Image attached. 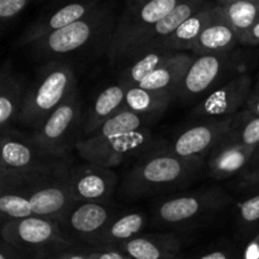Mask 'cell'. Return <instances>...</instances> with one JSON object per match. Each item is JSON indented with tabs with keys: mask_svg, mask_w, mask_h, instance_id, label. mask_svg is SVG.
<instances>
[{
	"mask_svg": "<svg viewBox=\"0 0 259 259\" xmlns=\"http://www.w3.org/2000/svg\"><path fill=\"white\" fill-rule=\"evenodd\" d=\"M234 115L223 119H210L182 132L166 151L180 157H202L218 146L230 131Z\"/></svg>",
	"mask_w": 259,
	"mask_h": 259,
	"instance_id": "obj_14",
	"label": "cell"
},
{
	"mask_svg": "<svg viewBox=\"0 0 259 259\" xmlns=\"http://www.w3.org/2000/svg\"><path fill=\"white\" fill-rule=\"evenodd\" d=\"M252 77L239 73L223 85L215 88L195 108L194 115L206 119H223L235 115L243 110L252 94Z\"/></svg>",
	"mask_w": 259,
	"mask_h": 259,
	"instance_id": "obj_11",
	"label": "cell"
},
{
	"mask_svg": "<svg viewBox=\"0 0 259 259\" xmlns=\"http://www.w3.org/2000/svg\"><path fill=\"white\" fill-rule=\"evenodd\" d=\"M255 148L257 147L228 146L211 151L207 159L210 176L224 180L245 171L252 161Z\"/></svg>",
	"mask_w": 259,
	"mask_h": 259,
	"instance_id": "obj_23",
	"label": "cell"
},
{
	"mask_svg": "<svg viewBox=\"0 0 259 259\" xmlns=\"http://www.w3.org/2000/svg\"><path fill=\"white\" fill-rule=\"evenodd\" d=\"M177 52L167 50L164 47H156L152 50L137 55L129 63H126L125 70L123 71L120 82L126 88L138 86L143 80H146L152 72L163 66L169 58L174 57Z\"/></svg>",
	"mask_w": 259,
	"mask_h": 259,
	"instance_id": "obj_26",
	"label": "cell"
},
{
	"mask_svg": "<svg viewBox=\"0 0 259 259\" xmlns=\"http://www.w3.org/2000/svg\"><path fill=\"white\" fill-rule=\"evenodd\" d=\"M2 239L28 259H47L71 248V243L63 237L57 222L39 217L5 222Z\"/></svg>",
	"mask_w": 259,
	"mask_h": 259,
	"instance_id": "obj_5",
	"label": "cell"
},
{
	"mask_svg": "<svg viewBox=\"0 0 259 259\" xmlns=\"http://www.w3.org/2000/svg\"><path fill=\"white\" fill-rule=\"evenodd\" d=\"M67 182L57 179L46 180L10 194L27 197L32 204L34 217L63 222L73 207L80 204L71 192Z\"/></svg>",
	"mask_w": 259,
	"mask_h": 259,
	"instance_id": "obj_10",
	"label": "cell"
},
{
	"mask_svg": "<svg viewBox=\"0 0 259 259\" xmlns=\"http://www.w3.org/2000/svg\"><path fill=\"white\" fill-rule=\"evenodd\" d=\"M242 185L247 190L259 189V167L254 169H248L243 174Z\"/></svg>",
	"mask_w": 259,
	"mask_h": 259,
	"instance_id": "obj_35",
	"label": "cell"
},
{
	"mask_svg": "<svg viewBox=\"0 0 259 259\" xmlns=\"http://www.w3.org/2000/svg\"><path fill=\"white\" fill-rule=\"evenodd\" d=\"M0 259H28L22 252L2 239L0 244Z\"/></svg>",
	"mask_w": 259,
	"mask_h": 259,
	"instance_id": "obj_37",
	"label": "cell"
},
{
	"mask_svg": "<svg viewBox=\"0 0 259 259\" xmlns=\"http://www.w3.org/2000/svg\"><path fill=\"white\" fill-rule=\"evenodd\" d=\"M29 0H0V19L9 22L24 10Z\"/></svg>",
	"mask_w": 259,
	"mask_h": 259,
	"instance_id": "obj_32",
	"label": "cell"
},
{
	"mask_svg": "<svg viewBox=\"0 0 259 259\" xmlns=\"http://www.w3.org/2000/svg\"><path fill=\"white\" fill-rule=\"evenodd\" d=\"M147 2L149 0H126V4H125V12H129V10H134L136 8L141 7V5L146 4Z\"/></svg>",
	"mask_w": 259,
	"mask_h": 259,
	"instance_id": "obj_41",
	"label": "cell"
},
{
	"mask_svg": "<svg viewBox=\"0 0 259 259\" xmlns=\"http://www.w3.org/2000/svg\"><path fill=\"white\" fill-rule=\"evenodd\" d=\"M105 0H58L56 5L43 12L30 23L18 39L17 45L27 47L30 43L82 19Z\"/></svg>",
	"mask_w": 259,
	"mask_h": 259,
	"instance_id": "obj_9",
	"label": "cell"
},
{
	"mask_svg": "<svg viewBox=\"0 0 259 259\" xmlns=\"http://www.w3.org/2000/svg\"><path fill=\"white\" fill-rule=\"evenodd\" d=\"M233 60H235L234 51L222 55L196 56L176 96L181 100L191 101L192 99L211 93L215 89L214 86L233 66Z\"/></svg>",
	"mask_w": 259,
	"mask_h": 259,
	"instance_id": "obj_13",
	"label": "cell"
},
{
	"mask_svg": "<svg viewBox=\"0 0 259 259\" xmlns=\"http://www.w3.org/2000/svg\"><path fill=\"white\" fill-rule=\"evenodd\" d=\"M176 259H180V258H176Z\"/></svg>",
	"mask_w": 259,
	"mask_h": 259,
	"instance_id": "obj_46",
	"label": "cell"
},
{
	"mask_svg": "<svg viewBox=\"0 0 259 259\" xmlns=\"http://www.w3.org/2000/svg\"><path fill=\"white\" fill-rule=\"evenodd\" d=\"M196 56L189 55L187 52H177L169 58L163 66L152 72L146 80L142 81L138 86L147 90L167 91L174 94L176 98L177 90L186 75L187 70L194 62Z\"/></svg>",
	"mask_w": 259,
	"mask_h": 259,
	"instance_id": "obj_22",
	"label": "cell"
},
{
	"mask_svg": "<svg viewBox=\"0 0 259 259\" xmlns=\"http://www.w3.org/2000/svg\"><path fill=\"white\" fill-rule=\"evenodd\" d=\"M202 167V157H180L166 149L156 152L126 172L120 192L126 199H139L181 189L194 181Z\"/></svg>",
	"mask_w": 259,
	"mask_h": 259,
	"instance_id": "obj_2",
	"label": "cell"
},
{
	"mask_svg": "<svg viewBox=\"0 0 259 259\" xmlns=\"http://www.w3.org/2000/svg\"><path fill=\"white\" fill-rule=\"evenodd\" d=\"M146 225V218L139 212H131L120 217L99 237L96 244L101 248H116L123 243L138 237Z\"/></svg>",
	"mask_w": 259,
	"mask_h": 259,
	"instance_id": "obj_28",
	"label": "cell"
},
{
	"mask_svg": "<svg viewBox=\"0 0 259 259\" xmlns=\"http://www.w3.org/2000/svg\"><path fill=\"white\" fill-rule=\"evenodd\" d=\"M0 211L9 220L34 217L29 200L18 194H2V196H0Z\"/></svg>",
	"mask_w": 259,
	"mask_h": 259,
	"instance_id": "obj_30",
	"label": "cell"
},
{
	"mask_svg": "<svg viewBox=\"0 0 259 259\" xmlns=\"http://www.w3.org/2000/svg\"><path fill=\"white\" fill-rule=\"evenodd\" d=\"M67 184L78 202L106 201L113 195L118 176L111 168L88 163L71 168Z\"/></svg>",
	"mask_w": 259,
	"mask_h": 259,
	"instance_id": "obj_15",
	"label": "cell"
},
{
	"mask_svg": "<svg viewBox=\"0 0 259 259\" xmlns=\"http://www.w3.org/2000/svg\"><path fill=\"white\" fill-rule=\"evenodd\" d=\"M257 167H259V146H257V148H255L254 154L252 157V161H250L249 166H248V168L245 171H248V169H254Z\"/></svg>",
	"mask_w": 259,
	"mask_h": 259,
	"instance_id": "obj_42",
	"label": "cell"
},
{
	"mask_svg": "<svg viewBox=\"0 0 259 259\" xmlns=\"http://www.w3.org/2000/svg\"><path fill=\"white\" fill-rule=\"evenodd\" d=\"M245 109H248V110L259 116V91H252L247 101V105H245Z\"/></svg>",
	"mask_w": 259,
	"mask_h": 259,
	"instance_id": "obj_40",
	"label": "cell"
},
{
	"mask_svg": "<svg viewBox=\"0 0 259 259\" xmlns=\"http://www.w3.org/2000/svg\"><path fill=\"white\" fill-rule=\"evenodd\" d=\"M240 45H249V46H254V45H259V20L240 38L239 40Z\"/></svg>",
	"mask_w": 259,
	"mask_h": 259,
	"instance_id": "obj_38",
	"label": "cell"
},
{
	"mask_svg": "<svg viewBox=\"0 0 259 259\" xmlns=\"http://www.w3.org/2000/svg\"><path fill=\"white\" fill-rule=\"evenodd\" d=\"M75 88L77 80L71 66L60 61L47 62L37 80L27 89L18 121L37 131Z\"/></svg>",
	"mask_w": 259,
	"mask_h": 259,
	"instance_id": "obj_3",
	"label": "cell"
},
{
	"mask_svg": "<svg viewBox=\"0 0 259 259\" xmlns=\"http://www.w3.org/2000/svg\"><path fill=\"white\" fill-rule=\"evenodd\" d=\"M229 2H234V0H220V2H218V3H219V4H224V3H229ZM250 2L259 3V0H250Z\"/></svg>",
	"mask_w": 259,
	"mask_h": 259,
	"instance_id": "obj_43",
	"label": "cell"
},
{
	"mask_svg": "<svg viewBox=\"0 0 259 259\" xmlns=\"http://www.w3.org/2000/svg\"><path fill=\"white\" fill-rule=\"evenodd\" d=\"M116 23L114 4L105 0L82 19L28 45V53L35 60L52 62L62 56L101 47L108 52Z\"/></svg>",
	"mask_w": 259,
	"mask_h": 259,
	"instance_id": "obj_1",
	"label": "cell"
},
{
	"mask_svg": "<svg viewBox=\"0 0 259 259\" xmlns=\"http://www.w3.org/2000/svg\"><path fill=\"white\" fill-rule=\"evenodd\" d=\"M175 95L167 91L147 90L141 86L128 88L125 94L124 109L133 111L137 115L147 119H157L166 111Z\"/></svg>",
	"mask_w": 259,
	"mask_h": 259,
	"instance_id": "obj_24",
	"label": "cell"
},
{
	"mask_svg": "<svg viewBox=\"0 0 259 259\" xmlns=\"http://www.w3.org/2000/svg\"><path fill=\"white\" fill-rule=\"evenodd\" d=\"M81 110L80 93L78 88H75L30 136L47 151L58 156L70 157L71 146L78 126L82 128L81 120L83 116Z\"/></svg>",
	"mask_w": 259,
	"mask_h": 259,
	"instance_id": "obj_7",
	"label": "cell"
},
{
	"mask_svg": "<svg viewBox=\"0 0 259 259\" xmlns=\"http://www.w3.org/2000/svg\"><path fill=\"white\" fill-rule=\"evenodd\" d=\"M147 129L138 132L119 134L113 137L89 136L88 138L77 141L76 151L81 158L88 163L113 168L131 158L137 152H141L149 142Z\"/></svg>",
	"mask_w": 259,
	"mask_h": 259,
	"instance_id": "obj_8",
	"label": "cell"
},
{
	"mask_svg": "<svg viewBox=\"0 0 259 259\" xmlns=\"http://www.w3.org/2000/svg\"><path fill=\"white\" fill-rule=\"evenodd\" d=\"M47 259H90L89 258V253L85 252H77V250L66 249L62 250L60 253H56V254L51 255Z\"/></svg>",
	"mask_w": 259,
	"mask_h": 259,
	"instance_id": "obj_39",
	"label": "cell"
},
{
	"mask_svg": "<svg viewBox=\"0 0 259 259\" xmlns=\"http://www.w3.org/2000/svg\"><path fill=\"white\" fill-rule=\"evenodd\" d=\"M248 191L253 192L238 202V217L240 224L252 229L259 228V189Z\"/></svg>",
	"mask_w": 259,
	"mask_h": 259,
	"instance_id": "obj_31",
	"label": "cell"
},
{
	"mask_svg": "<svg viewBox=\"0 0 259 259\" xmlns=\"http://www.w3.org/2000/svg\"><path fill=\"white\" fill-rule=\"evenodd\" d=\"M215 5L217 3L212 4L211 2H207L199 12L182 23L159 47H164L174 52H191L195 42L209 22Z\"/></svg>",
	"mask_w": 259,
	"mask_h": 259,
	"instance_id": "obj_25",
	"label": "cell"
},
{
	"mask_svg": "<svg viewBox=\"0 0 259 259\" xmlns=\"http://www.w3.org/2000/svg\"><path fill=\"white\" fill-rule=\"evenodd\" d=\"M111 211L100 202H81L67 215L68 228L81 239L98 242L99 237L110 224Z\"/></svg>",
	"mask_w": 259,
	"mask_h": 259,
	"instance_id": "obj_19",
	"label": "cell"
},
{
	"mask_svg": "<svg viewBox=\"0 0 259 259\" xmlns=\"http://www.w3.org/2000/svg\"><path fill=\"white\" fill-rule=\"evenodd\" d=\"M0 167L46 175L68 181L71 161L70 157L58 156L43 148L32 136H25L13 129H8L2 132Z\"/></svg>",
	"mask_w": 259,
	"mask_h": 259,
	"instance_id": "obj_4",
	"label": "cell"
},
{
	"mask_svg": "<svg viewBox=\"0 0 259 259\" xmlns=\"http://www.w3.org/2000/svg\"><path fill=\"white\" fill-rule=\"evenodd\" d=\"M126 90L128 88L119 81L115 85L104 89L99 94L86 115L82 118V131L86 136L95 133L106 120L124 108Z\"/></svg>",
	"mask_w": 259,
	"mask_h": 259,
	"instance_id": "obj_21",
	"label": "cell"
},
{
	"mask_svg": "<svg viewBox=\"0 0 259 259\" xmlns=\"http://www.w3.org/2000/svg\"><path fill=\"white\" fill-rule=\"evenodd\" d=\"M239 45V38L228 20L220 4L215 5L209 22L195 42L191 52L195 56L222 55L233 52Z\"/></svg>",
	"mask_w": 259,
	"mask_h": 259,
	"instance_id": "obj_16",
	"label": "cell"
},
{
	"mask_svg": "<svg viewBox=\"0 0 259 259\" xmlns=\"http://www.w3.org/2000/svg\"><path fill=\"white\" fill-rule=\"evenodd\" d=\"M197 259H240V257H238L234 249L223 248V249H214L207 253H204Z\"/></svg>",
	"mask_w": 259,
	"mask_h": 259,
	"instance_id": "obj_34",
	"label": "cell"
},
{
	"mask_svg": "<svg viewBox=\"0 0 259 259\" xmlns=\"http://www.w3.org/2000/svg\"><path fill=\"white\" fill-rule=\"evenodd\" d=\"M220 7L234 28L239 40L259 20V3L250 0H234L220 4Z\"/></svg>",
	"mask_w": 259,
	"mask_h": 259,
	"instance_id": "obj_29",
	"label": "cell"
},
{
	"mask_svg": "<svg viewBox=\"0 0 259 259\" xmlns=\"http://www.w3.org/2000/svg\"><path fill=\"white\" fill-rule=\"evenodd\" d=\"M229 201L230 197L220 189L202 190L164 200L157 209V217L166 224H182L224 207Z\"/></svg>",
	"mask_w": 259,
	"mask_h": 259,
	"instance_id": "obj_12",
	"label": "cell"
},
{
	"mask_svg": "<svg viewBox=\"0 0 259 259\" xmlns=\"http://www.w3.org/2000/svg\"><path fill=\"white\" fill-rule=\"evenodd\" d=\"M206 3L207 0H182L169 14H167L163 19L159 20L152 29L147 32V34L132 51L125 63L131 62L137 55L144 51L159 47L182 23L186 22L190 17L199 12Z\"/></svg>",
	"mask_w": 259,
	"mask_h": 259,
	"instance_id": "obj_17",
	"label": "cell"
},
{
	"mask_svg": "<svg viewBox=\"0 0 259 259\" xmlns=\"http://www.w3.org/2000/svg\"><path fill=\"white\" fill-rule=\"evenodd\" d=\"M90 259H131L118 248H101L89 252Z\"/></svg>",
	"mask_w": 259,
	"mask_h": 259,
	"instance_id": "obj_33",
	"label": "cell"
},
{
	"mask_svg": "<svg viewBox=\"0 0 259 259\" xmlns=\"http://www.w3.org/2000/svg\"><path fill=\"white\" fill-rule=\"evenodd\" d=\"M228 146H259V116L248 109L235 114L232 128L214 149Z\"/></svg>",
	"mask_w": 259,
	"mask_h": 259,
	"instance_id": "obj_27",
	"label": "cell"
},
{
	"mask_svg": "<svg viewBox=\"0 0 259 259\" xmlns=\"http://www.w3.org/2000/svg\"><path fill=\"white\" fill-rule=\"evenodd\" d=\"M116 248L131 259H176L181 244L174 235L156 234L138 235Z\"/></svg>",
	"mask_w": 259,
	"mask_h": 259,
	"instance_id": "obj_20",
	"label": "cell"
},
{
	"mask_svg": "<svg viewBox=\"0 0 259 259\" xmlns=\"http://www.w3.org/2000/svg\"><path fill=\"white\" fill-rule=\"evenodd\" d=\"M218 2H220V0H217V3H218Z\"/></svg>",
	"mask_w": 259,
	"mask_h": 259,
	"instance_id": "obj_45",
	"label": "cell"
},
{
	"mask_svg": "<svg viewBox=\"0 0 259 259\" xmlns=\"http://www.w3.org/2000/svg\"><path fill=\"white\" fill-rule=\"evenodd\" d=\"M182 0H149L134 10L121 13L108 50L111 63H125L139 40L172 12Z\"/></svg>",
	"mask_w": 259,
	"mask_h": 259,
	"instance_id": "obj_6",
	"label": "cell"
},
{
	"mask_svg": "<svg viewBox=\"0 0 259 259\" xmlns=\"http://www.w3.org/2000/svg\"><path fill=\"white\" fill-rule=\"evenodd\" d=\"M255 91H259V80H258V82H257V86H255V89H254Z\"/></svg>",
	"mask_w": 259,
	"mask_h": 259,
	"instance_id": "obj_44",
	"label": "cell"
},
{
	"mask_svg": "<svg viewBox=\"0 0 259 259\" xmlns=\"http://www.w3.org/2000/svg\"><path fill=\"white\" fill-rule=\"evenodd\" d=\"M25 81L13 70L12 61H7L0 71V126L2 132L10 129L18 120L27 93Z\"/></svg>",
	"mask_w": 259,
	"mask_h": 259,
	"instance_id": "obj_18",
	"label": "cell"
},
{
	"mask_svg": "<svg viewBox=\"0 0 259 259\" xmlns=\"http://www.w3.org/2000/svg\"><path fill=\"white\" fill-rule=\"evenodd\" d=\"M240 259H259V232L245 245L240 254Z\"/></svg>",
	"mask_w": 259,
	"mask_h": 259,
	"instance_id": "obj_36",
	"label": "cell"
}]
</instances>
